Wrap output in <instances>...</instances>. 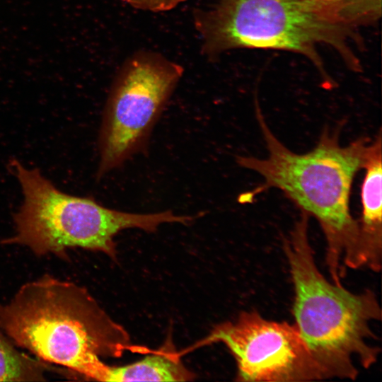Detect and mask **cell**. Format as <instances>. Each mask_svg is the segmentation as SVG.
<instances>
[{
	"label": "cell",
	"mask_w": 382,
	"mask_h": 382,
	"mask_svg": "<svg viewBox=\"0 0 382 382\" xmlns=\"http://www.w3.org/2000/svg\"><path fill=\"white\" fill-rule=\"evenodd\" d=\"M381 16V0H214L195 9L202 53L215 59L236 49L291 52L306 57L332 86L319 48H332L348 69L360 71L359 32Z\"/></svg>",
	"instance_id": "obj_1"
},
{
	"label": "cell",
	"mask_w": 382,
	"mask_h": 382,
	"mask_svg": "<svg viewBox=\"0 0 382 382\" xmlns=\"http://www.w3.org/2000/svg\"><path fill=\"white\" fill-rule=\"evenodd\" d=\"M8 167L21 185L23 203L13 214L14 233L1 243L25 246L37 255L65 257L72 248L100 251L116 258L115 236L127 228L155 231L161 224H188L193 216L171 211L136 214L108 208L92 197L59 190L37 168L16 159Z\"/></svg>",
	"instance_id": "obj_5"
},
{
	"label": "cell",
	"mask_w": 382,
	"mask_h": 382,
	"mask_svg": "<svg viewBox=\"0 0 382 382\" xmlns=\"http://www.w3.org/2000/svg\"><path fill=\"white\" fill-rule=\"evenodd\" d=\"M131 6L151 12H165L173 9L186 0H121Z\"/></svg>",
	"instance_id": "obj_11"
},
{
	"label": "cell",
	"mask_w": 382,
	"mask_h": 382,
	"mask_svg": "<svg viewBox=\"0 0 382 382\" xmlns=\"http://www.w3.org/2000/svg\"><path fill=\"white\" fill-rule=\"evenodd\" d=\"M0 332L40 360L99 381H108L110 368L100 357L132 348L126 330L86 289L47 274L0 303Z\"/></svg>",
	"instance_id": "obj_3"
},
{
	"label": "cell",
	"mask_w": 382,
	"mask_h": 382,
	"mask_svg": "<svg viewBox=\"0 0 382 382\" xmlns=\"http://www.w3.org/2000/svg\"><path fill=\"white\" fill-rule=\"evenodd\" d=\"M46 368L19 352L0 332V381H36L45 380Z\"/></svg>",
	"instance_id": "obj_10"
},
{
	"label": "cell",
	"mask_w": 382,
	"mask_h": 382,
	"mask_svg": "<svg viewBox=\"0 0 382 382\" xmlns=\"http://www.w3.org/2000/svg\"><path fill=\"white\" fill-rule=\"evenodd\" d=\"M183 72L182 66L152 51H139L124 62L105 106L98 178L144 149Z\"/></svg>",
	"instance_id": "obj_6"
},
{
	"label": "cell",
	"mask_w": 382,
	"mask_h": 382,
	"mask_svg": "<svg viewBox=\"0 0 382 382\" xmlns=\"http://www.w3.org/2000/svg\"><path fill=\"white\" fill-rule=\"evenodd\" d=\"M308 217L301 212L283 245L294 288V325L325 378L354 380V359L364 369L377 361L379 350L369 341L381 308L372 291L354 294L324 277L308 239Z\"/></svg>",
	"instance_id": "obj_4"
},
{
	"label": "cell",
	"mask_w": 382,
	"mask_h": 382,
	"mask_svg": "<svg viewBox=\"0 0 382 382\" xmlns=\"http://www.w3.org/2000/svg\"><path fill=\"white\" fill-rule=\"evenodd\" d=\"M255 112L268 155L266 158L239 156L236 162L263 178L253 190L240 197L250 202L265 191L276 188L308 216L319 223L325 237V261L335 284H342L345 265L351 269L364 266L358 220L351 214L349 197L357 172L362 169L370 139L359 138L340 144L342 126L323 131L316 147L296 154L273 134L255 99Z\"/></svg>",
	"instance_id": "obj_2"
},
{
	"label": "cell",
	"mask_w": 382,
	"mask_h": 382,
	"mask_svg": "<svg viewBox=\"0 0 382 382\" xmlns=\"http://www.w3.org/2000/svg\"><path fill=\"white\" fill-rule=\"evenodd\" d=\"M381 133L368 146L361 189V214L358 220L364 266L374 272L381 268L382 252V150Z\"/></svg>",
	"instance_id": "obj_8"
},
{
	"label": "cell",
	"mask_w": 382,
	"mask_h": 382,
	"mask_svg": "<svg viewBox=\"0 0 382 382\" xmlns=\"http://www.w3.org/2000/svg\"><path fill=\"white\" fill-rule=\"evenodd\" d=\"M221 342L233 356L236 381L297 382L321 380L323 371L294 324L241 313L216 326L200 345Z\"/></svg>",
	"instance_id": "obj_7"
},
{
	"label": "cell",
	"mask_w": 382,
	"mask_h": 382,
	"mask_svg": "<svg viewBox=\"0 0 382 382\" xmlns=\"http://www.w3.org/2000/svg\"><path fill=\"white\" fill-rule=\"evenodd\" d=\"M168 344L153 354L130 364L110 366L107 381H189L195 378Z\"/></svg>",
	"instance_id": "obj_9"
}]
</instances>
